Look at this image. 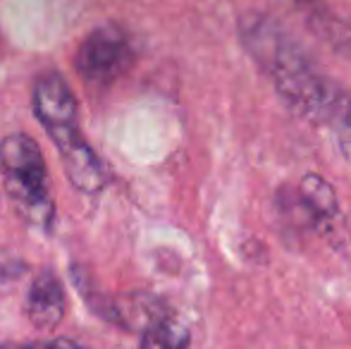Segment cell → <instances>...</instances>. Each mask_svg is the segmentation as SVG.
Wrapping results in <instances>:
<instances>
[{
	"label": "cell",
	"instance_id": "1",
	"mask_svg": "<svg viewBox=\"0 0 351 349\" xmlns=\"http://www.w3.org/2000/svg\"><path fill=\"white\" fill-rule=\"evenodd\" d=\"M239 41L280 101L311 125L330 130L351 156V91L328 77L294 36L270 14L244 12Z\"/></svg>",
	"mask_w": 351,
	"mask_h": 349
},
{
	"label": "cell",
	"instance_id": "2",
	"mask_svg": "<svg viewBox=\"0 0 351 349\" xmlns=\"http://www.w3.org/2000/svg\"><path fill=\"white\" fill-rule=\"evenodd\" d=\"M34 112L56 144L70 182L84 194H98L110 182L108 168L79 130V108L60 72H43L34 84Z\"/></svg>",
	"mask_w": 351,
	"mask_h": 349
},
{
	"label": "cell",
	"instance_id": "3",
	"mask_svg": "<svg viewBox=\"0 0 351 349\" xmlns=\"http://www.w3.org/2000/svg\"><path fill=\"white\" fill-rule=\"evenodd\" d=\"M0 173L19 213L36 228L51 230L56 204L51 199L46 160L32 136L10 134L0 141Z\"/></svg>",
	"mask_w": 351,
	"mask_h": 349
},
{
	"label": "cell",
	"instance_id": "4",
	"mask_svg": "<svg viewBox=\"0 0 351 349\" xmlns=\"http://www.w3.org/2000/svg\"><path fill=\"white\" fill-rule=\"evenodd\" d=\"M134 62L130 34L117 24L96 27L77 48L74 67L88 84H110Z\"/></svg>",
	"mask_w": 351,
	"mask_h": 349
},
{
	"label": "cell",
	"instance_id": "5",
	"mask_svg": "<svg viewBox=\"0 0 351 349\" xmlns=\"http://www.w3.org/2000/svg\"><path fill=\"white\" fill-rule=\"evenodd\" d=\"M278 206L294 228L311 232L335 223L339 213L337 194L320 175H304L294 186H285L278 194Z\"/></svg>",
	"mask_w": 351,
	"mask_h": 349
},
{
	"label": "cell",
	"instance_id": "6",
	"mask_svg": "<svg viewBox=\"0 0 351 349\" xmlns=\"http://www.w3.org/2000/svg\"><path fill=\"white\" fill-rule=\"evenodd\" d=\"M65 309H67V297L60 278L53 270H43L41 275H36V280L29 287L27 304H24V311H27L29 321L38 330H51V328H56L62 321Z\"/></svg>",
	"mask_w": 351,
	"mask_h": 349
},
{
	"label": "cell",
	"instance_id": "7",
	"mask_svg": "<svg viewBox=\"0 0 351 349\" xmlns=\"http://www.w3.org/2000/svg\"><path fill=\"white\" fill-rule=\"evenodd\" d=\"M291 3L296 5V10L304 14L308 27L323 41H328L332 48L351 56V27L347 22H342L337 14L330 12L320 0H291Z\"/></svg>",
	"mask_w": 351,
	"mask_h": 349
},
{
	"label": "cell",
	"instance_id": "8",
	"mask_svg": "<svg viewBox=\"0 0 351 349\" xmlns=\"http://www.w3.org/2000/svg\"><path fill=\"white\" fill-rule=\"evenodd\" d=\"M191 333L172 313L160 311L143 326L139 349H189Z\"/></svg>",
	"mask_w": 351,
	"mask_h": 349
},
{
	"label": "cell",
	"instance_id": "9",
	"mask_svg": "<svg viewBox=\"0 0 351 349\" xmlns=\"http://www.w3.org/2000/svg\"><path fill=\"white\" fill-rule=\"evenodd\" d=\"M22 349H86V347L77 345V342L67 340V337H56V340H38V342H32V345H24Z\"/></svg>",
	"mask_w": 351,
	"mask_h": 349
}]
</instances>
